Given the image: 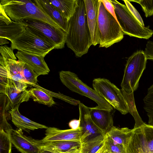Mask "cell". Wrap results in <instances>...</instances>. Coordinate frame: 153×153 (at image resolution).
<instances>
[{"instance_id": "17", "label": "cell", "mask_w": 153, "mask_h": 153, "mask_svg": "<svg viewBox=\"0 0 153 153\" xmlns=\"http://www.w3.org/2000/svg\"><path fill=\"white\" fill-rule=\"evenodd\" d=\"M112 110L101 109L97 106L90 108V114L92 120L105 133L114 126Z\"/></svg>"}, {"instance_id": "38", "label": "cell", "mask_w": 153, "mask_h": 153, "mask_svg": "<svg viewBox=\"0 0 153 153\" xmlns=\"http://www.w3.org/2000/svg\"><path fill=\"white\" fill-rule=\"evenodd\" d=\"M95 153H108L107 149L104 144L101 148Z\"/></svg>"}, {"instance_id": "4", "label": "cell", "mask_w": 153, "mask_h": 153, "mask_svg": "<svg viewBox=\"0 0 153 153\" xmlns=\"http://www.w3.org/2000/svg\"><path fill=\"white\" fill-rule=\"evenodd\" d=\"M98 26L100 48H108L123 38L119 23L106 10L101 0H98Z\"/></svg>"}, {"instance_id": "26", "label": "cell", "mask_w": 153, "mask_h": 153, "mask_svg": "<svg viewBox=\"0 0 153 153\" xmlns=\"http://www.w3.org/2000/svg\"><path fill=\"white\" fill-rule=\"evenodd\" d=\"M121 91L127 102L129 112L134 119L135 124L134 128H137L141 126L144 123L137 111L134 102V92L128 93L122 89Z\"/></svg>"}, {"instance_id": "25", "label": "cell", "mask_w": 153, "mask_h": 153, "mask_svg": "<svg viewBox=\"0 0 153 153\" xmlns=\"http://www.w3.org/2000/svg\"><path fill=\"white\" fill-rule=\"evenodd\" d=\"M105 135H99L82 142V153H96L104 144Z\"/></svg>"}, {"instance_id": "8", "label": "cell", "mask_w": 153, "mask_h": 153, "mask_svg": "<svg viewBox=\"0 0 153 153\" xmlns=\"http://www.w3.org/2000/svg\"><path fill=\"white\" fill-rule=\"evenodd\" d=\"M92 85L94 89L100 96L121 114L125 115L129 113L127 103L121 89L109 80L95 78L93 81Z\"/></svg>"}, {"instance_id": "12", "label": "cell", "mask_w": 153, "mask_h": 153, "mask_svg": "<svg viewBox=\"0 0 153 153\" xmlns=\"http://www.w3.org/2000/svg\"><path fill=\"white\" fill-rule=\"evenodd\" d=\"M80 126L82 128L81 143L100 135H105L92 120L90 114V108L80 103L79 105Z\"/></svg>"}, {"instance_id": "11", "label": "cell", "mask_w": 153, "mask_h": 153, "mask_svg": "<svg viewBox=\"0 0 153 153\" xmlns=\"http://www.w3.org/2000/svg\"><path fill=\"white\" fill-rule=\"evenodd\" d=\"M10 136L12 144L21 153H42L44 143L41 140L26 136L19 128L12 129Z\"/></svg>"}, {"instance_id": "34", "label": "cell", "mask_w": 153, "mask_h": 153, "mask_svg": "<svg viewBox=\"0 0 153 153\" xmlns=\"http://www.w3.org/2000/svg\"><path fill=\"white\" fill-rule=\"evenodd\" d=\"M144 52L147 60H153V42L148 41Z\"/></svg>"}, {"instance_id": "16", "label": "cell", "mask_w": 153, "mask_h": 153, "mask_svg": "<svg viewBox=\"0 0 153 153\" xmlns=\"http://www.w3.org/2000/svg\"><path fill=\"white\" fill-rule=\"evenodd\" d=\"M18 60L25 63L38 76L48 74L50 70L44 59V57L30 54L18 51L15 54Z\"/></svg>"}, {"instance_id": "22", "label": "cell", "mask_w": 153, "mask_h": 153, "mask_svg": "<svg viewBox=\"0 0 153 153\" xmlns=\"http://www.w3.org/2000/svg\"><path fill=\"white\" fill-rule=\"evenodd\" d=\"M68 20L74 13L77 0H47Z\"/></svg>"}, {"instance_id": "35", "label": "cell", "mask_w": 153, "mask_h": 153, "mask_svg": "<svg viewBox=\"0 0 153 153\" xmlns=\"http://www.w3.org/2000/svg\"><path fill=\"white\" fill-rule=\"evenodd\" d=\"M12 22V20L7 16L3 7L0 5V22L8 25Z\"/></svg>"}, {"instance_id": "13", "label": "cell", "mask_w": 153, "mask_h": 153, "mask_svg": "<svg viewBox=\"0 0 153 153\" xmlns=\"http://www.w3.org/2000/svg\"><path fill=\"white\" fill-rule=\"evenodd\" d=\"M82 128L79 126L76 129L61 130L54 127H48L45 130V137L41 141L48 142L68 141L81 143V140Z\"/></svg>"}, {"instance_id": "14", "label": "cell", "mask_w": 153, "mask_h": 153, "mask_svg": "<svg viewBox=\"0 0 153 153\" xmlns=\"http://www.w3.org/2000/svg\"><path fill=\"white\" fill-rule=\"evenodd\" d=\"M1 93L7 97L9 105L13 108L16 105L27 102L30 98L29 90L19 91L7 80V78L0 76Z\"/></svg>"}, {"instance_id": "18", "label": "cell", "mask_w": 153, "mask_h": 153, "mask_svg": "<svg viewBox=\"0 0 153 153\" xmlns=\"http://www.w3.org/2000/svg\"><path fill=\"white\" fill-rule=\"evenodd\" d=\"M20 104L12 108L9 112L13 123L18 128L22 130H34L39 129H46L48 127L34 122L21 114L19 110Z\"/></svg>"}, {"instance_id": "27", "label": "cell", "mask_w": 153, "mask_h": 153, "mask_svg": "<svg viewBox=\"0 0 153 153\" xmlns=\"http://www.w3.org/2000/svg\"><path fill=\"white\" fill-rule=\"evenodd\" d=\"M143 102L144 109L148 117V124L153 126V84L148 88Z\"/></svg>"}, {"instance_id": "15", "label": "cell", "mask_w": 153, "mask_h": 153, "mask_svg": "<svg viewBox=\"0 0 153 153\" xmlns=\"http://www.w3.org/2000/svg\"><path fill=\"white\" fill-rule=\"evenodd\" d=\"M93 45L100 43L98 26V0H84Z\"/></svg>"}, {"instance_id": "29", "label": "cell", "mask_w": 153, "mask_h": 153, "mask_svg": "<svg viewBox=\"0 0 153 153\" xmlns=\"http://www.w3.org/2000/svg\"><path fill=\"white\" fill-rule=\"evenodd\" d=\"M104 144L108 153H126L124 146L116 143L106 133Z\"/></svg>"}, {"instance_id": "20", "label": "cell", "mask_w": 153, "mask_h": 153, "mask_svg": "<svg viewBox=\"0 0 153 153\" xmlns=\"http://www.w3.org/2000/svg\"><path fill=\"white\" fill-rule=\"evenodd\" d=\"M27 27V25L22 22L12 20L8 25L0 23V37L10 41L23 32Z\"/></svg>"}, {"instance_id": "10", "label": "cell", "mask_w": 153, "mask_h": 153, "mask_svg": "<svg viewBox=\"0 0 153 153\" xmlns=\"http://www.w3.org/2000/svg\"><path fill=\"white\" fill-rule=\"evenodd\" d=\"M21 22L47 38L55 45V49H62L64 47L66 33L61 28L42 21L31 18L24 19Z\"/></svg>"}, {"instance_id": "23", "label": "cell", "mask_w": 153, "mask_h": 153, "mask_svg": "<svg viewBox=\"0 0 153 153\" xmlns=\"http://www.w3.org/2000/svg\"><path fill=\"white\" fill-rule=\"evenodd\" d=\"M131 131L132 129L127 127L119 128L113 126L106 134L116 143L123 145L126 150V144Z\"/></svg>"}, {"instance_id": "33", "label": "cell", "mask_w": 153, "mask_h": 153, "mask_svg": "<svg viewBox=\"0 0 153 153\" xmlns=\"http://www.w3.org/2000/svg\"><path fill=\"white\" fill-rule=\"evenodd\" d=\"M7 79L19 91H23L26 90L28 87L27 84L25 82L14 80L9 78H7Z\"/></svg>"}, {"instance_id": "9", "label": "cell", "mask_w": 153, "mask_h": 153, "mask_svg": "<svg viewBox=\"0 0 153 153\" xmlns=\"http://www.w3.org/2000/svg\"><path fill=\"white\" fill-rule=\"evenodd\" d=\"M126 153H153V126L145 123L132 129Z\"/></svg>"}, {"instance_id": "30", "label": "cell", "mask_w": 153, "mask_h": 153, "mask_svg": "<svg viewBox=\"0 0 153 153\" xmlns=\"http://www.w3.org/2000/svg\"><path fill=\"white\" fill-rule=\"evenodd\" d=\"M23 76L27 84L33 85L36 84L38 76L25 63L23 69Z\"/></svg>"}, {"instance_id": "19", "label": "cell", "mask_w": 153, "mask_h": 153, "mask_svg": "<svg viewBox=\"0 0 153 153\" xmlns=\"http://www.w3.org/2000/svg\"><path fill=\"white\" fill-rule=\"evenodd\" d=\"M34 1L40 9L57 23L65 33L67 32L68 21L57 9L50 4L47 0H35Z\"/></svg>"}, {"instance_id": "5", "label": "cell", "mask_w": 153, "mask_h": 153, "mask_svg": "<svg viewBox=\"0 0 153 153\" xmlns=\"http://www.w3.org/2000/svg\"><path fill=\"white\" fill-rule=\"evenodd\" d=\"M113 5L117 21L124 34L140 39H148L153 34L149 27L142 25L126 5L116 0H110Z\"/></svg>"}, {"instance_id": "1", "label": "cell", "mask_w": 153, "mask_h": 153, "mask_svg": "<svg viewBox=\"0 0 153 153\" xmlns=\"http://www.w3.org/2000/svg\"><path fill=\"white\" fill-rule=\"evenodd\" d=\"M65 43L79 57L87 53L93 45L84 0H77L74 13L68 21Z\"/></svg>"}, {"instance_id": "3", "label": "cell", "mask_w": 153, "mask_h": 153, "mask_svg": "<svg viewBox=\"0 0 153 153\" xmlns=\"http://www.w3.org/2000/svg\"><path fill=\"white\" fill-rule=\"evenodd\" d=\"M10 42V47L13 50L44 57L55 48V45L47 38L27 26Z\"/></svg>"}, {"instance_id": "7", "label": "cell", "mask_w": 153, "mask_h": 153, "mask_svg": "<svg viewBox=\"0 0 153 153\" xmlns=\"http://www.w3.org/2000/svg\"><path fill=\"white\" fill-rule=\"evenodd\" d=\"M59 74L62 83L71 91L93 100L100 108L113 110V107L109 103L94 89L82 82L75 73L69 71H62Z\"/></svg>"}, {"instance_id": "28", "label": "cell", "mask_w": 153, "mask_h": 153, "mask_svg": "<svg viewBox=\"0 0 153 153\" xmlns=\"http://www.w3.org/2000/svg\"><path fill=\"white\" fill-rule=\"evenodd\" d=\"M11 129H0V153H12V142L10 136Z\"/></svg>"}, {"instance_id": "37", "label": "cell", "mask_w": 153, "mask_h": 153, "mask_svg": "<svg viewBox=\"0 0 153 153\" xmlns=\"http://www.w3.org/2000/svg\"><path fill=\"white\" fill-rule=\"evenodd\" d=\"M80 125V120H79L74 119L71 120L68 123L69 127L73 129L78 128Z\"/></svg>"}, {"instance_id": "2", "label": "cell", "mask_w": 153, "mask_h": 153, "mask_svg": "<svg viewBox=\"0 0 153 153\" xmlns=\"http://www.w3.org/2000/svg\"><path fill=\"white\" fill-rule=\"evenodd\" d=\"M0 5L13 21L21 22L24 19L31 18L42 21L61 28L57 23L38 7L34 0H1Z\"/></svg>"}, {"instance_id": "6", "label": "cell", "mask_w": 153, "mask_h": 153, "mask_svg": "<svg viewBox=\"0 0 153 153\" xmlns=\"http://www.w3.org/2000/svg\"><path fill=\"white\" fill-rule=\"evenodd\" d=\"M147 59L144 51H137L128 59L121 84L122 89L130 93L137 90L140 79L146 68Z\"/></svg>"}, {"instance_id": "36", "label": "cell", "mask_w": 153, "mask_h": 153, "mask_svg": "<svg viewBox=\"0 0 153 153\" xmlns=\"http://www.w3.org/2000/svg\"><path fill=\"white\" fill-rule=\"evenodd\" d=\"M101 0L106 10L111 14L117 21L114 7L110 1L108 0Z\"/></svg>"}, {"instance_id": "31", "label": "cell", "mask_w": 153, "mask_h": 153, "mask_svg": "<svg viewBox=\"0 0 153 153\" xmlns=\"http://www.w3.org/2000/svg\"><path fill=\"white\" fill-rule=\"evenodd\" d=\"M139 4L141 6L146 17L153 15V0H128Z\"/></svg>"}, {"instance_id": "39", "label": "cell", "mask_w": 153, "mask_h": 153, "mask_svg": "<svg viewBox=\"0 0 153 153\" xmlns=\"http://www.w3.org/2000/svg\"><path fill=\"white\" fill-rule=\"evenodd\" d=\"M0 45L1 46L2 45L9 43V42L7 41V39L3 38L0 37Z\"/></svg>"}, {"instance_id": "21", "label": "cell", "mask_w": 153, "mask_h": 153, "mask_svg": "<svg viewBox=\"0 0 153 153\" xmlns=\"http://www.w3.org/2000/svg\"><path fill=\"white\" fill-rule=\"evenodd\" d=\"M44 143L42 149L49 153H63L75 147H80L81 144L68 141H54Z\"/></svg>"}, {"instance_id": "32", "label": "cell", "mask_w": 153, "mask_h": 153, "mask_svg": "<svg viewBox=\"0 0 153 153\" xmlns=\"http://www.w3.org/2000/svg\"><path fill=\"white\" fill-rule=\"evenodd\" d=\"M126 5L134 17L143 26H144L142 19L139 13L128 0H123Z\"/></svg>"}, {"instance_id": "24", "label": "cell", "mask_w": 153, "mask_h": 153, "mask_svg": "<svg viewBox=\"0 0 153 153\" xmlns=\"http://www.w3.org/2000/svg\"><path fill=\"white\" fill-rule=\"evenodd\" d=\"M30 97L34 101L50 107L56 104L51 95L38 88H32L29 90Z\"/></svg>"}]
</instances>
